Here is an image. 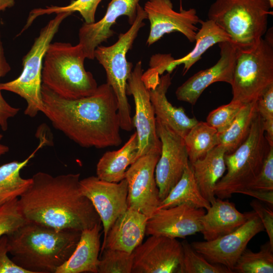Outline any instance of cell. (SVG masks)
I'll return each instance as SVG.
<instances>
[{
	"label": "cell",
	"instance_id": "obj_1",
	"mask_svg": "<svg viewBox=\"0 0 273 273\" xmlns=\"http://www.w3.org/2000/svg\"><path fill=\"white\" fill-rule=\"evenodd\" d=\"M41 94L42 113L79 146L103 149L121 144L117 100L107 83L93 95L76 99L61 97L42 84Z\"/></svg>",
	"mask_w": 273,
	"mask_h": 273
},
{
	"label": "cell",
	"instance_id": "obj_2",
	"mask_svg": "<svg viewBox=\"0 0 273 273\" xmlns=\"http://www.w3.org/2000/svg\"><path fill=\"white\" fill-rule=\"evenodd\" d=\"M80 174L54 176L38 172L18 198L26 220L56 230L82 231L101 223L92 202L79 188Z\"/></svg>",
	"mask_w": 273,
	"mask_h": 273
},
{
	"label": "cell",
	"instance_id": "obj_3",
	"mask_svg": "<svg viewBox=\"0 0 273 273\" xmlns=\"http://www.w3.org/2000/svg\"><path fill=\"white\" fill-rule=\"evenodd\" d=\"M81 232L27 221L7 235L9 253L15 263L29 273H55L74 251Z\"/></svg>",
	"mask_w": 273,
	"mask_h": 273
},
{
	"label": "cell",
	"instance_id": "obj_4",
	"mask_svg": "<svg viewBox=\"0 0 273 273\" xmlns=\"http://www.w3.org/2000/svg\"><path fill=\"white\" fill-rule=\"evenodd\" d=\"M85 59L78 43H51L43 57L42 84L67 99L93 95L98 86L92 73L85 69Z\"/></svg>",
	"mask_w": 273,
	"mask_h": 273
},
{
	"label": "cell",
	"instance_id": "obj_5",
	"mask_svg": "<svg viewBox=\"0 0 273 273\" xmlns=\"http://www.w3.org/2000/svg\"><path fill=\"white\" fill-rule=\"evenodd\" d=\"M271 8L268 0H215L209 7L208 19L228 33L237 49H245L266 33Z\"/></svg>",
	"mask_w": 273,
	"mask_h": 273
},
{
	"label": "cell",
	"instance_id": "obj_6",
	"mask_svg": "<svg viewBox=\"0 0 273 273\" xmlns=\"http://www.w3.org/2000/svg\"><path fill=\"white\" fill-rule=\"evenodd\" d=\"M146 19V13L139 4L135 19L130 28L120 33L114 44L109 46L100 45L94 52V58L105 69L107 83L117 98L120 128L126 131H130L134 128L126 93L127 80L133 70V64L127 61L126 54L140 29L145 25L143 21Z\"/></svg>",
	"mask_w": 273,
	"mask_h": 273
},
{
	"label": "cell",
	"instance_id": "obj_7",
	"mask_svg": "<svg viewBox=\"0 0 273 273\" xmlns=\"http://www.w3.org/2000/svg\"><path fill=\"white\" fill-rule=\"evenodd\" d=\"M263 127V120L257 113L245 141L231 153H225L226 173L216 184L217 198H229L247 188L256 178L269 150Z\"/></svg>",
	"mask_w": 273,
	"mask_h": 273
},
{
	"label": "cell",
	"instance_id": "obj_8",
	"mask_svg": "<svg viewBox=\"0 0 273 273\" xmlns=\"http://www.w3.org/2000/svg\"><path fill=\"white\" fill-rule=\"evenodd\" d=\"M265 38L245 49H237L232 88L233 99L244 104L256 102L273 85L272 28Z\"/></svg>",
	"mask_w": 273,
	"mask_h": 273
},
{
	"label": "cell",
	"instance_id": "obj_9",
	"mask_svg": "<svg viewBox=\"0 0 273 273\" xmlns=\"http://www.w3.org/2000/svg\"><path fill=\"white\" fill-rule=\"evenodd\" d=\"M71 14H56L40 31L29 52L23 58V69L16 79L1 83V90L15 93L27 103L24 114L35 117L42 112L43 104L41 94V72L44 54L63 21Z\"/></svg>",
	"mask_w": 273,
	"mask_h": 273
},
{
	"label": "cell",
	"instance_id": "obj_10",
	"mask_svg": "<svg viewBox=\"0 0 273 273\" xmlns=\"http://www.w3.org/2000/svg\"><path fill=\"white\" fill-rule=\"evenodd\" d=\"M142 63L139 61L127 80V95H132L135 105V114L132 118L136 129L139 150L136 159L151 152L161 153V143L156 130V120L150 101L149 89L142 79Z\"/></svg>",
	"mask_w": 273,
	"mask_h": 273
},
{
	"label": "cell",
	"instance_id": "obj_11",
	"mask_svg": "<svg viewBox=\"0 0 273 273\" xmlns=\"http://www.w3.org/2000/svg\"><path fill=\"white\" fill-rule=\"evenodd\" d=\"M160 153L151 152L138 158L125 172L127 182L128 207L141 212L148 218L161 201L154 175Z\"/></svg>",
	"mask_w": 273,
	"mask_h": 273
},
{
	"label": "cell",
	"instance_id": "obj_12",
	"mask_svg": "<svg viewBox=\"0 0 273 273\" xmlns=\"http://www.w3.org/2000/svg\"><path fill=\"white\" fill-rule=\"evenodd\" d=\"M264 231L260 218L253 210L247 220L234 231L215 240L190 244L209 262L222 265L234 272V266L249 242Z\"/></svg>",
	"mask_w": 273,
	"mask_h": 273
},
{
	"label": "cell",
	"instance_id": "obj_13",
	"mask_svg": "<svg viewBox=\"0 0 273 273\" xmlns=\"http://www.w3.org/2000/svg\"><path fill=\"white\" fill-rule=\"evenodd\" d=\"M156 130L161 150L155 177L162 201L180 179L189 161L184 138L158 120Z\"/></svg>",
	"mask_w": 273,
	"mask_h": 273
},
{
	"label": "cell",
	"instance_id": "obj_14",
	"mask_svg": "<svg viewBox=\"0 0 273 273\" xmlns=\"http://www.w3.org/2000/svg\"><path fill=\"white\" fill-rule=\"evenodd\" d=\"M143 9L150 23L148 46L172 32H179L191 42L195 41L199 30L196 25L201 20L195 9L175 11L171 0H149Z\"/></svg>",
	"mask_w": 273,
	"mask_h": 273
},
{
	"label": "cell",
	"instance_id": "obj_15",
	"mask_svg": "<svg viewBox=\"0 0 273 273\" xmlns=\"http://www.w3.org/2000/svg\"><path fill=\"white\" fill-rule=\"evenodd\" d=\"M79 188L92 202L100 216L104 240L112 224L128 208L127 180L124 178L112 183L90 176L80 180Z\"/></svg>",
	"mask_w": 273,
	"mask_h": 273
},
{
	"label": "cell",
	"instance_id": "obj_16",
	"mask_svg": "<svg viewBox=\"0 0 273 273\" xmlns=\"http://www.w3.org/2000/svg\"><path fill=\"white\" fill-rule=\"evenodd\" d=\"M133 253L132 273H178L183 249L176 238L151 235Z\"/></svg>",
	"mask_w": 273,
	"mask_h": 273
},
{
	"label": "cell",
	"instance_id": "obj_17",
	"mask_svg": "<svg viewBox=\"0 0 273 273\" xmlns=\"http://www.w3.org/2000/svg\"><path fill=\"white\" fill-rule=\"evenodd\" d=\"M205 209L183 204L157 209L148 219L146 235L185 238L201 232Z\"/></svg>",
	"mask_w": 273,
	"mask_h": 273
},
{
	"label": "cell",
	"instance_id": "obj_18",
	"mask_svg": "<svg viewBox=\"0 0 273 273\" xmlns=\"http://www.w3.org/2000/svg\"><path fill=\"white\" fill-rule=\"evenodd\" d=\"M218 46L220 50L219 60L212 67L194 74L178 87L175 92L178 100L194 105L211 84L216 82L232 84L237 48L231 41L220 42Z\"/></svg>",
	"mask_w": 273,
	"mask_h": 273
},
{
	"label": "cell",
	"instance_id": "obj_19",
	"mask_svg": "<svg viewBox=\"0 0 273 273\" xmlns=\"http://www.w3.org/2000/svg\"><path fill=\"white\" fill-rule=\"evenodd\" d=\"M140 1L111 0L101 20L90 24L83 23L79 30L78 44L82 49L86 58L95 59V49L113 35L114 32L111 27L119 17L126 16L129 24L133 23Z\"/></svg>",
	"mask_w": 273,
	"mask_h": 273
},
{
	"label": "cell",
	"instance_id": "obj_20",
	"mask_svg": "<svg viewBox=\"0 0 273 273\" xmlns=\"http://www.w3.org/2000/svg\"><path fill=\"white\" fill-rule=\"evenodd\" d=\"M148 217L133 208L127 209L119 216L109 229L101 247L132 253L146 235Z\"/></svg>",
	"mask_w": 273,
	"mask_h": 273
},
{
	"label": "cell",
	"instance_id": "obj_21",
	"mask_svg": "<svg viewBox=\"0 0 273 273\" xmlns=\"http://www.w3.org/2000/svg\"><path fill=\"white\" fill-rule=\"evenodd\" d=\"M171 83L170 73L160 77L158 83L149 89L150 101L156 120L184 138L198 121L195 117H189L182 107H174L168 101L166 93Z\"/></svg>",
	"mask_w": 273,
	"mask_h": 273
},
{
	"label": "cell",
	"instance_id": "obj_22",
	"mask_svg": "<svg viewBox=\"0 0 273 273\" xmlns=\"http://www.w3.org/2000/svg\"><path fill=\"white\" fill-rule=\"evenodd\" d=\"M249 215L250 212L238 210L234 203L217 198L201 218L200 233L205 241L215 240L237 230Z\"/></svg>",
	"mask_w": 273,
	"mask_h": 273
},
{
	"label": "cell",
	"instance_id": "obj_23",
	"mask_svg": "<svg viewBox=\"0 0 273 273\" xmlns=\"http://www.w3.org/2000/svg\"><path fill=\"white\" fill-rule=\"evenodd\" d=\"M101 223L81 231L79 242L69 259L55 273H98Z\"/></svg>",
	"mask_w": 273,
	"mask_h": 273
},
{
	"label": "cell",
	"instance_id": "obj_24",
	"mask_svg": "<svg viewBox=\"0 0 273 273\" xmlns=\"http://www.w3.org/2000/svg\"><path fill=\"white\" fill-rule=\"evenodd\" d=\"M200 28L198 30L194 49L183 57L174 59L170 54H165L162 72L171 73L176 66L183 64V75L201 58L202 55L211 47L223 41H231L230 36L214 22L208 19L200 21Z\"/></svg>",
	"mask_w": 273,
	"mask_h": 273
},
{
	"label": "cell",
	"instance_id": "obj_25",
	"mask_svg": "<svg viewBox=\"0 0 273 273\" xmlns=\"http://www.w3.org/2000/svg\"><path fill=\"white\" fill-rule=\"evenodd\" d=\"M225 153L224 148L218 145L204 157L190 163L200 191L210 204L216 200L215 187L226 171Z\"/></svg>",
	"mask_w": 273,
	"mask_h": 273
},
{
	"label": "cell",
	"instance_id": "obj_26",
	"mask_svg": "<svg viewBox=\"0 0 273 273\" xmlns=\"http://www.w3.org/2000/svg\"><path fill=\"white\" fill-rule=\"evenodd\" d=\"M138 150V139L134 132L119 149L107 151L102 155L97 164V176L108 182L122 180L128 166L136 160Z\"/></svg>",
	"mask_w": 273,
	"mask_h": 273
},
{
	"label": "cell",
	"instance_id": "obj_27",
	"mask_svg": "<svg viewBox=\"0 0 273 273\" xmlns=\"http://www.w3.org/2000/svg\"><path fill=\"white\" fill-rule=\"evenodd\" d=\"M45 144L46 140L43 139L35 150L25 160L13 161L0 166V207L19 198L28 189L32 182V178H23L20 175V171Z\"/></svg>",
	"mask_w": 273,
	"mask_h": 273
},
{
	"label": "cell",
	"instance_id": "obj_28",
	"mask_svg": "<svg viewBox=\"0 0 273 273\" xmlns=\"http://www.w3.org/2000/svg\"><path fill=\"white\" fill-rule=\"evenodd\" d=\"M183 204L206 210L211 205L200 191L190 162L180 179L167 196L161 201L157 209L167 208Z\"/></svg>",
	"mask_w": 273,
	"mask_h": 273
},
{
	"label": "cell",
	"instance_id": "obj_29",
	"mask_svg": "<svg viewBox=\"0 0 273 273\" xmlns=\"http://www.w3.org/2000/svg\"><path fill=\"white\" fill-rule=\"evenodd\" d=\"M256 102L245 104L229 126L223 131L218 133L219 145L224 148L226 153L233 152L248 136L257 113Z\"/></svg>",
	"mask_w": 273,
	"mask_h": 273
},
{
	"label": "cell",
	"instance_id": "obj_30",
	"mask_svg": "<svg viewBox=\"0 0 273 273\" xmlns=\"http://www.w3.org/2000/svg\"><path fill=\"white\" fill-rule=\"evenodd\" d=\"M184 140L190 163L204 157L219 144L217 131L206 122L198 121Z\"/></svg>",
	"mask_w": 273,
	"mask_h": 273
},
{
	"label": "cell",
	"instance_id": "obj_31",
	"mask_svg": "<svg viewBox=\"0 0 273 273\" xmlns=\"http://www.w3.org/2000/svg\"><path fill=\"white\" fill-rule=\"evenodd\" d=\"M102 0H73L67 6H47L44 8H36L31 10L27 19L26 24L19 34L28 29L38 17L53 13H69L72 14L78 12L84 20V23L90 24L95 22V14L99 4Z\"/></svg>",
	"mask_w": 273,
	"mask_h": 273
},
{
	"label": "cell",
	"instance_id": "obj_32",
	"mask_svg": "<svg viewBox=\"0 0 273 273\" xmlns=\"http://www.w3.org/2000/svg\"><path fill=\"white\" fill-rule=\"evenodd\" d=\"M233 272L272 273L273 247L269 241L263 244L257 252H253L246 248L237 260Z\"/></svg>",
	"mask_w": 273,
	"mask_h": 273
},
{
	"label": "cell",
	"instance_id": "obj_33",
	"mask_svg": "<svg viewBox=\"0 0 273 273\" xmlns=\"http://www.w3.org/2000/svg\"><path fill=\"white\" fill-rule=\"evenodd\" d=\"M183 256L178 273H232L225 266L211 263L198 253L187 240L181 242Z\"/></svg>",
	"mask_w": 273,
	"mask_h": 273
},
{
	"label": "cell",
	"instance_id": "obj_34",
	"mask_svg": "<svg viewBox=\"0 0 273 273\" xmlns=\"http://www.w3.org/2000/svg\"><path fill=\"white\" fill-rule=\"evenodd\" d=\"M98 273H131L133 253L105 248L101 252Z\"/></svg>",
	"mask_w": 273,
	"mask_h": 273
},
{
	"label": "cell",
	"instance_id": "obj_35",
	"mask_svg": "<svg viewBox=\"0 0 273 273\" xmlns=\"http://www.w3.org/2000/svg\"><path fill=\"white\" fill-rule=\"evenodd\" d=\"M28 220L20 210L18 198L0 207V237L16 231Z\"/></svg>",
	"mask_w": 273,
	"mask_h": 273
},
{
	"label": "cell",
	"instance_id": "obj_36",
	"mask_svg": "<svg viewBox=\"0 0 273 273\" xmlns=\"http://www.w3.org/2000/svg\"><path fill=\"white\" fill-rule=\"evenodd\" d=\"M245 104L232 100L229 104L211 111L207 116L206 122L216 129L218 133L221 132L229 126Z\"/></svg>",
	"mask_w": 273,
	"mask_h": 273
},
{
	"label": "cell",
	"instance_id": "obj_37",
	"mask_svg": "<svg viewBox=\"0 0 273 273\" xmlns=\"http://www.w3.org/2000/svg\"><path fill=\"white\" fill-rule=\"evenodd\" d=\"M11 69L5 56L3 42L0 33V79L6 76ZM0 83V126L3 131H6L8 127V120L15 117L19 112V108L11 106L3 98L1 93Z\"/></svg>",
	"mask_w": 273,
	"mask_h": 273
},
{
	"label": "cell",
	"instance_id": "obj_38",
	"mask_svg": "<svg viewBox=\"0 0 273 273\" xmlns=\"http://www.w3.org/2000/svg\"><path fill=\"white\" fill-rule=\"evenodd\" d=\"M246 189L273 190V146H270L268 152L257 176Z\"/></svg>",
	"mask_w": 273,
	"mask_h": 273
},
{
	"label": "cell",
	"instance_id": "obj_39",
	"mask_svg": "<svg viewBox=\"0 0 273 273\" xmlns=\"http://www.w3.org/2000/svg\"><path fill=\"white\" fill-rule=\"evenodd\" d=\"M253 211L260 218L266 231L269 242L273 247V211L271 207L265 203L258 200H253L250 203Z\"/></svg>",
	"mask_w": 273,
	"mask_h": 273
},
{
	"label": "cell",
	"instance_id": "obj_40",
	"mask_svg": "<svg viewBox=\"0 0 273 273\" xmlns=\"http://www.w3.org/2000/svg\"><path fill=\"white\" fill-rule=\"evenodd\" d=\"M7 235L0 237V273H29L17 265L8 255Z\"/></svg>",
	"mask_w": 273,
	"mask_h": 273
},
{
	"label": "cell",
	"instance_id": "obj_41",
	"mask_svg": "<svg viewBox=\"0 0 273 273\" xmlns=\"http://www.w3.org/2000/svg\"><path fill=\"white\" fill-rule=\"evenodd\" d=\"M256 103L257 112L263 120L273 119V85L266 89Z\"/></svg>",
	"mask_w": 273,
	"mask_h": 273
},
{
	"label": "cell",
	"instance_id": "obj_42",
	"mask_svg": "<svg viewBox=\"0 0 273 273\" xmlns=\"http://www.w3.org/2000/svg\"><path fill=\"white\" fill-rule=\"evenodd\" d=\"M239 193L253 197L272 208L273 206V190L265 191L252 189H245Z\"/></svg>",
	"mask_w": 273,
	"mask_h": 273
},
{
	"label": "cell",
	"instance_id": "obj_43",
	"mask_svg": "<svg viewBox=\"0 0 273 273\" xmlns=\"http://www.w3.org/2000/svg\"><path fill=\"white\" fill-rule=\"evenodd\" d=\"M15 5L14 0H0V21L1 13L7 8L13 7Z\"/></svg>",
	"mask_w": 273,
	"mask_h": 273
},
{
	"label": "cell",
	"instance_id": "obj_44",
	"mask_svg": "<svg viewBox=\"0 0 273 273\" xmlns=\"http://www.w3.org/2000/svg\"><path fill=\"white\" fill-rule=\"evenodd\" d=\"M3 135L0 133V158L3 155L7 153L9 151V148L5 145L1 143Z\"/></svg>",
	"mask_w": 273,
	"mask_h": 273
},
{
	"label": "cell",
	"instance_id": "obj_45",
	"mask_svg": "<svg viewBox=\"0 0 273 273\" xmlns=\"http://www.w3.org/2000/svg\"><path fill=\"white\" fill-rule=\"evenodd\" d=\"M268 1L270 3L271 7L272 8L273 7V0H268Z\"/></svg>",
	"mask_w": 273,
	"mask_h": 273
}]
</instances>
